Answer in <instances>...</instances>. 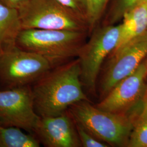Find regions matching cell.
I'll return each instance as SVG.
<instances>
[{
  "instance_id": "6da1fadb",
  "label": "cell",
  "mask_w": 147,
  "mask_h": 147,
  "mask_svg": "<svg viewBox=\"0 0 147 147\" xmlns=\"http://www.w3.org/2000/svg\"><path fill=\"white\" fill-rule=\"evenodd\" d=\"M79 58L55 67L32 85L34 109L40 117L59 115L88 100L82 88Z\"/></svg>"
},
{
  "instance_id": "7a4b0ae2",
  "label": "cell",
  "mask_w": 147,
  "mask_h": 147,
  "mask_svg": "<svg viewBox=\"0 0 147 147\" xmlns=\"http://www.w3.org/2000/svg\"><path fill=\"white\" fill-rule=\"evenodd\" d=\"M87 32L41 29L22 30L16 46L39 54L53 68L78 57Z\"/></svg>"
},
{
  "instance_id": "3957f363",
  "label": "cell",
  "mask_w": 147,
  "mask_h": 147,
  "mask_svg": "<svg viewBox=\"0 0 147 147\" xmlns=\"http://www.w3.org/2000/svg\"><path fill=\"white\" fill-rule=\"evenodd\" d=\"M68 111L75 123L110 146L127 147L134 122L125 114L101 110L88 100L71 106Z\"/></svg>"
},
{
  "instance_id": "277c9868",
  "label": "cell",
  "mask_w": 147,
  "mask_h": 147,
  "mask_svg": "<svg viewBox=\"0 0 147 147\" xmlns=\"http://www.w3.org/2000/svg\"><path fill=\"white\" fill-rule=\"evenodd\" d=\"M18 11L22 30L89 32L86 21L57 0H27Z\"/></svg>"
},
{
  "instance_id": "5b68a950",
  "label": "cell",
  "mask_w": 147,
  "mask_h": 147,
  "mask_svg": "<svg viewBox=\"0 0 147 147\" xmlns=\"http://www.w3.org/2000/svg\"><path fill=\"white\" fill-rule=\"evenodd\" d=\"M121 24H107L93 32L81 47L78 58L81 67L82 84L94 92L98 77L105 59L115 50L121 33Z\"/></svg>"
},
{
  "instance_id": "8992f818",
  "label": "cell",
  "mask_w": 147,
  "mask_h": 147,
  "mask_svg": "<svg viewBox=\"0 0 147 147\" xmlns=\"http://www.w3.org/2000/svg\"><path fill=\"white\" fill-rule=\"evenodd\" d=\"M53 68L42 56L16 47L0 57V84L5 89L32 86Z\"/></svg>"
},
{
  "instance_id": "52a82bcc",
  "label": "cell",
  "mask_w": 147,
  "mask_h": 147,
  "mask_svg": "<svg viewBox=\"0 0 147 147\" xmlns=\"http://www.w3.org/2000/svg\"><path fill=\"white\" fill-rule=\"evenodd\" d=\"M40 117L34 109L32 86L0 90V125L33 134Z\"/></svg>"
},
{
  "instance_id": "ba28073f",
  "label": "cell",
  "mask_w": 147,
  "mask_h": 147,
  "mask_svg": "<svg viewBox=\"0 0 147 147\" xmlns=\"http://www.w3.org/2000/svg\"><path fill=\"white\" fill-rule=\"evenodd\" d=\"M110 62L100 83L105 96L121 80L134 73L147 56V31L111 55Z\"/></svg>"
},
{
  "instance_id": "9c48e42d",
  "label": "cell",
  "mask_w": 147,
  "mask_h": 147,
  "mask_svg": "<svg viewBox=\"0 0 147 147\" xmlns=\"http://www.w3.org/2000/svg\"><path fill=\"white\" fill-rule=\"evenodd\" d=\"M147 78V61L131 74L121 80L97 105L101 110L125 114L142 93Z\"/></svg>"
},
{
  "instance_id": "30bf717a",
  "label": "cell",
  "mask_w": 147,
  "mask_h": 147,
  "mask_svg": "<svg viewBox=\"0 0 147 147\" xmlns=\"http://www.w3.org/2000/svg\"><path fill=\"white\" fill-rule=\"evenodd\" d=\"M33 134L46 147H81L68 110L57 116L40 117Z\"/></svg>"
},
{
  "instance_id": "8fae6325",
  "label": "cell",
  "mask_w": 147,
  "mask_h": 147,
  "mask_svg": "<svg viewBox=\"0 0 147 147\" xmlns=\"http://www.w3.org/2000/svg\"><path fill=\"white\" fill-rule=\"evenodd\" d=\"M122 20L118 42L111 54L147 31V2L136 4L126 11Z\"/></svg>"
},
{
  "instance_id": "7c38bea8",
  "label": "cell",
  "mask_w": 147,
  "mask_h": 147,
  "mask_svg": "<svg viewBox=\"0 0 147 147\" xmlns=\"http://www.w3.org/2000/svg\"><path fill=\"white\" fill-rule=\"evenodd\" d=\"M21 30L18 10L0 2V57L17 47Z\"/></svg>"
},
{
  "instance_id": "4fadbf2b",
  "label": "cell",
  "mask_w": 147,
  "mask_h": 147,
  "mask_svg": "<svg viewBox=\"0 0 147 147\" xmlns=\"http://www.w3.org/2000/svg\"><path fill=\"white\" fill-rule=\"evenodd\" d=\"M14 126L0 125V147H39L40 143L32 134Z\"/></svg>"
},
{
  "instance_id": "5bb4252c",
  "label": "cell",
  "mask_w": 147,
  "mask_h": 147,
  "mask_svg": "<svg viewBox=\"0 0 147 147\" xmlns=\"http://www.w3.org/2000/svg\"><path fill=\"white\" fill-rule=\"evenodd\" d=\"M127 147H147V114L143 111L134 123Z\"/></svg>"
},
{
  "instance_id": "9a60e30c",
  "label": "cell",
  "mask_w": 147,
  "mask_h": 147,
  "mask_svg": "<svg viewBox=\"0 0 147 147\" xmlns=\"http://www.w3.org/2000/svg\"><path fill=\"white\" fill-rule=\"evenodd\" d=\"M110 1V0H86V21L89 32L93 30L98 24Z\"/></svg>"
},
{
  "instance_id": "2e32d148",
  "label": "cell",
  "mask_w": 147,
  "mask_h": 147,
  "mask_svg": "<svg viewBox=\"0 0 147 147\" xmlns=\"http://www.w3.org/2000/svg\"><path fill=\"white\" fill-rule=\"evenodd\" d=\"M138 0H115L109 15L108 24L113 25L122 19L126 11L136 5Z\"/></svg>"
},
{
  "instance_id": "e0dca14e",
  "label": "cell",
  "mask_w": 147,
  "mask_h": 147,
  "mask_svg": "<svg viewBox=\"0 0 147 147\" xmlns=\"http://www.w3.org/2000/svg\"><path fill=\"white\" fill-rule=\"evenodd\" d=\"M77 132L81 147H107L110 146L106 143L95 137L78 123H75Z\"/></svg>"
},
{
  "instance_id": "ac0fdd59",
  "label": "cell",
  "mask_w": 147,
  "mask_h": 147,
  "mask_svg": "<svg viewBox=\"0 0 147 147\" xmlns=\"http://www.w3.org/2000/svg\"><path fill=\"white\" fill-rule=\"evenodd\" d=\"M61 4L73 11L86 21L87 3L86 0H57ZM88 25V24H87Z\"/></svg>"
},
{
  "instance_id": "d6986e66",
  "label": "cell",
  "mask_w": 147,
  "mask_h": 147,
  "mask_svg": "<svg viewBox=\"0 0 147 147\" xmlns=\"http://www.w3.org/2000/svg\"><path fill=\"white\" fill-rule=\"evenodd\" d=\"M27 0H0V2L11 8L18 10Z\"/></svg>"
},
{
  "instance_id": "ffe728a7",
  "label": "cell",
  "mask_w": 147,
  "mask_h": 147,
  "mask_svg": "<svg viewBox=\"0 0 147 147\" xmlns=\"http://www.w3.org/2000/svg\"><path fill=\"white\" fill-rule=\"evenodd\" d=\"M142 111L144 112L145 113L147 114V92L146 96H145L144 101V105H143V109Z\"/></svg>"
},
{
  "instance_id": "44dd1931",
  "label": "cell",
  "mask_w": 147,
  "mask_h": 147,
  "mask_svg": "<svg viewBox=\"0 0 147 147\" xmlns=\"http://www.w3.org/2000/svg\"><path fill=\"white\" fill-rule=\"evenodd\" d=\"M147 2V0H138V2H137L136 4L140 3H142V2Z\"/></svg>"
}]
</instances>
